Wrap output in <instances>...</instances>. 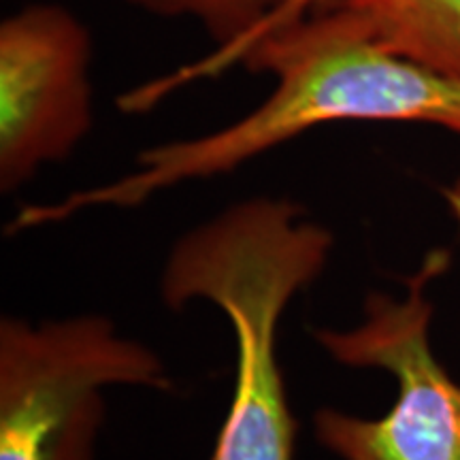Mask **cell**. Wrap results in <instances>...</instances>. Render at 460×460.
I'll return each instance as SVG.
<instances>
[{
    "label": "cell",
    "mask_w": 460,
    "mask_h": 460,
    "mask_svg": "<svg viewBox=\"0 0 460 460\" xmlns=\"http://www.w3.org/2000/svg\"><path fill=\"white\" fill-rule=\"evenodd\" d=\"M241 65L275 77L254 111L209 135L146 149L118 180L28 205L17 216L20 226H45L99 207L132 209L166 188L239 169L324 124H430L460 137V79L382 48L343 11L305 17L271 34Z\"/></svg>",
    "instance_id": "6da1fadb"
},
{
    "label": "cell",
    "mask_w": 460,
    "mask_h": 460,
    "mask_svg": "<svg viewBox=\"0 0 460 460\" xmlns=\"http://www.w3.org/2000/svg\"><path fill=\"white\" fill-rule=\"evenodd\" d=\"M332 233L286 199L230 205L171 247L160 298L171 312L209 301L234 335V388L209 460H295L296 420L278 358L286 307L324 271Z\"/></svg>",
    "instance_id": "7a4b0ae2"
},
{
    "label": "cell",
    "mask_w": 460,
    "mask_h": 460,
    "mask_svg": "<svg viewBox=\"0 0 460 460\" xmlns=\"http://www.w3.org/2000/svg\"><path fill=\"white\" fill-rule=\"evenodd\" d=\"M111 386L172 390L164 360L107 315L0 320V460H94Z\"/></svg>",
    "instance_id": "3957f363"
},
{
    "label": "cell",
    "mask_w": 460,
    "mask_h": 460,
    "mask_svg": "<svg viewBox=\"0 0 460 460\" xmlns=\"http://www.w3.org/2000/svg\"><path fill=\"white\" fill-rule=\"evenodd\" d=\"M450 254L435 250L405 281V296L373 292L352 329L314 331L320 348L352 369L394 377L396 396L382 418L335 407L314 413V435L341 460H460V382L430 345L429 286L446 273Z\"/></svg>",
    "instance_id": "277c9868"
},
{
    "label": "cell",
    "mask_w": 460,
    "mask_h": 460,
    "mask_svg": "<svg viewBox=\"0 0 460 460\" xmlns=\"http://www.w3.org/2000/svg\"><path fill=\"white\" fill-rule=\"evenodd\" d=\"M92 34L54 3H32L0 24V192L71 156L94 124Z\"/></svg>",
    "instance_id": "5b68a950"
},
{
    "label": "cell",
    "mask_w": 460,
    "mask_h": 460,
    "mask_svg": "<svg viewBox=\"0 0 460 460\" xmlns=\"http://www.w3.org/2000/svg\"><path fill=\"white\" fill-rule=\"evenodd\" d=\"M376 43L460 79V0H341Z\"/></svg>",
    "instance_id": "8992f818"
},
{
    "label": "cell",
    "mask_w": 460,
    "mask_h": 460,
    "mask_svg": "<svg viewBox=\"0 0 460 460\" xmlns=\"http://www.w3.org/2000/svg\"><path fill=\"white\" fill-rule=\"evenodd\" d=\"M339 3H341V0H284L278 7V11H275L273 15H269L264 22H261L254 31L247 34L243 41H239L228 49H216L214 54L205 56L203 60L194 62V65L183 66L180 71L166 75L163 79H156V82L143 85V99H146L149 105H156L158 101H163V96H166L172 90H177L180 85L197 82L200 77H214V75L224 71V68L241 65L243 58L267 37L284 31L288 26L296 24V22H303L305 17L329 13V11L337 9Z\"/></svg>",
    "instance_id": "52a82bcc"
},
{
    "label": "cell",
    "mask_w": 460,
    "mask_h": 460,
    "mask_svg": "<svg viewBox=\"0 0 460 460\" xmlns=\"http://www.w3.org/2000/svg\"><path fill=\"white\" fill-rule=\"evenodd\" d=\"M132 7L160 17L192 20L214 39L217 49H228L273 15L284 0H124Z\"/></svg>",
    "instance_id": "ba28073f"
},
{
    "label": "cell",
    "mask_w": 460,
    "mask_h": 460,
    "mask_svg": "<svg viewBox=\"0 0 460 460\" xmlns=\"http://www.w3.org/2000/svg\"><path fill=\"white\" fill-rule=\"evenodd\" d=\"M441 197L446 200V207L447 211H450L452 220L456 222V226L460 228V175L450 183V186L441 190Z\"/></svg>",
    "instance_id": "9c48e42d"
}]
</instances>
